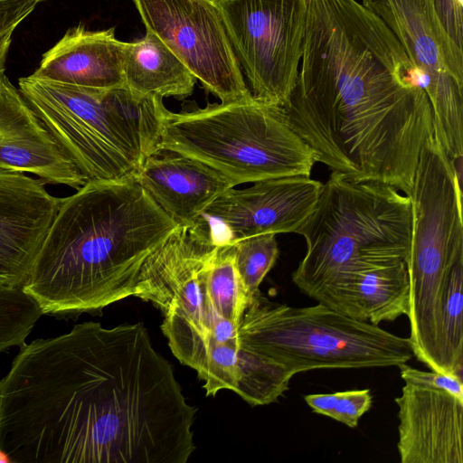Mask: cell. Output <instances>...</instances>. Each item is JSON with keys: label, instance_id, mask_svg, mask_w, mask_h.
Segmentation results:
<instances>
[{"label": "cell", "instance_id": "22", "mask_svg": "<svg viewBox=\"0 0 463 463\" xmlns=\"http://www.w3.org/2000/svg\"><path fill=\"white\" fill-rule=\"evenodd\" d=\"M203 296L212 317L240 325L250 298L238 272L232 244L217 246L207 269Z\"/></svg>", "mask_w": 463, "mask_h": 463}, {"label": "cell", "instance_id": "20", "mask_svg": "<svg viewBox=\"0 0 463 463\" xmlns=\"http://www.w3.org/2000/svg\"><path fill=\"white\" fill-rule=\"evenodd\" d=\"M161 325L174 355L194 369L206 395L221 390L235 392L240 380V347L213 341L184 317L167 313Z\"/></svg>", "mask_w": 463, "mask_h": 463}, {"label": "cell", "instance_id": "29", "mask_svg": "<svg viewBox=\"0 0 463 463\" xmlns=\"http://www.w3.org/2000/svg\"><path fill=\"white\" fill-rule=\"evenodd\" d=\"M11 43L12 33L5 35L0 40V73L5 71V63Z\"/></svg>", "mask_w": 463, "mask_h": 463}, {"label": "cell", "instance_id": "21", "mask_svg": "<svg viewBox=\"0 0 463 463\" xmlns=\"http://www.w3.org/2000/svg\"><path fill=\"white\" fill-rule=\"evenodd\" d=\"M125 87L143 97L184 98L192 94L196 78L171 49L146 30L137 41L124 43Z\"/></svg>", "mask_w": 463, "mask_h": 463}, {"label": "cell", "instance_id": "28", "mask_svg": "<svg viewBox=\"0 0 463 463\" xmlns=\"http://www.w3.org/2000/svg\"><path fill=\"white\" fill-rule=\"evenodd\" d=\"M37 4L36 0H0V40L13 33Z\"/></svg>", "mask_w": 463, "mask_h": 463}, {"label": "cell", "instance_id": "30", "mask_svg": "<svg viewBox=\"0 0 463 463\" xmlns=\"http://www.w3.org/2000/svg\"><path fill=\"white\" fill-rule=\"evenodd\" d=\"M0 463H12L10 456L0 449Z\"/></svg>", "mask_w": 463, "mask_h": 463}, {"label": "cell", "instance_id": "27", "mask_svg": "<svg viewBox=\"0 0 463 463\" xmlns=\"http://www.w3.org/2000/svg\"><path fill=\"white\" fill-rule=\"evenodd\" d=\"M440 24L452 42L463 52V0H432Z\"/></svg>", "mask_w": 463, "mask_h": 463}, {"label": "cell", "instance_id": "10", "mask_svg": "<svg viewBox=\"0 0 463 463\" xmlns=\"http://www.w3.org/2000/svg\"><path fill=\"white\" fill-rule=\"evenodd\" d=\"M253 99L283 108L296 85L307 0H214Z\"/></svg>", "mask_w": 463, "mask_h": 463}, {"label": "cell", "instance_id": "23", "mask_svg": "<svg viewBox=\"0 0 463 463\" xmlns=\"http://www.w3.org/2000/svg\"><path fill=\"white\" fill-rule=\"evenodd\" d=\"M463 251L454 259L446 285L442 317L440 360L442 373L462 378L463 370Z\"/></svg>", "mask_w": 463, "mask_h": 463}, {"label": "cell", "instance_id": "7", "mask_svg": "<svg viewBox=\"0 0 463 463\" xmlns=\"http://www.w3.org/2000/svg\"><path fill=\"white\" fill-rule=\"evenodd\" d=\"M241 346L269 358L294 374L316 369L398 366L412 356L409 338L318 303L295 307L260 291L239 325Z\"/></svg>", "mask_w": 463, "mask_h": 463}, {"label": "cell", "instance_id": "6", "mask_svg": "<svg viewBox=\"0 0 463 463\" xmlns=\"http://www.w3.org/2000/svg\"><path fill=\"white\" fill-rule=\"evenodd\" d=\"M160 150L202 161L234 186L281 176H310L317 163L283 108L253 98L189 111L173 112L165 107Z\"/></svg>", "mask_w": 463, "mask_h": 463}, {"label": "cell", "instance_id": "26", "mask_svg": "<svg viewBox=\"0 0 463 463\" xmlns=\"http://www.w3.org/2000/svg\"><path fill=\"white\" fill-rule=\"evenodd\" d=\"M401 377L405 383H412L423 387L443 390L463 400L462 378L452 374H445L434 371L424 372L412 368L406 364L398 365Z\"/></svg>", "mask_w": 463, "mask_h": 463}, {"label": "cell", "instance_id": "17", "mask_svg": "<svg viewBox=\"0 0 463 463\" xmlns=\"http://www.w3.org/2000/svg\"><path fill=\"white\" fill-rule=\"evenodd\" d=\"M134 179L175 222L185 227L194 226L216 198L234 187L202 161L164 150L149 156Z\"/></svg>", "mask_w": 463, "mask_h": 463}, {"label": "cell", "instance_id": "16", "mask_svg": "<svg viewBox=\"0 0 463 463\" xmlns=\"http://www.w3.org/2000/svg\"><path fill=\"white\" fill-rule=\"evenodd\" d=\"M395 402L402 463L463 462V400L443 390L405 383Z\"/></svg>", "mask_w": 463, "mask_h": 463}, {"label": "cell", "instance_id": "4", "mask_svg": "<svg viewBox=\"0 0 463 463\" xmlns=\"http://www.w3.org/2000/svg\"><path fill=\"white\" fill-rule=\"evenodd\" d=\"M21 93L66 156L89 181H122L157 152L163 98L126 87L95 89L33 74L20 78Z\"/></svg>", "mask_w": 463, "mask_h": 463}, {"label": "cell", "instance_id": "24", "mask_svg": "<svg viewBox=\"0 0 463 463\" xmlns=\"http://www.w3.org/2000/svg\"><path fill=\"white\" fill-rule=\"evenodd\" d=\"M232 245L238 272L251 298L260 291V283L279 257L276 234L254 235L237 241Z\"/></svg>", "mask_w": 463, "mask_h": 463}, {"label": "cell", "instance_id": "15", "mask_svg": "<svg viewBox=\"0 0 463 463\" xmlns=\"http://www.w3.org/2000/svg\"><path fill=\"white\" fill-rule=\"evenodd\" d=\"M0 169L76 190L89 182L5 72L0 73Z\"/></svg>", "mask_w": 463, "mask_h": 463}, {"label": "cell", "instance_id": "25", "mask_svg": "<svg viewBox=\"0 0 463 463\" xmlns=\"http://www.w3.org/2000/svg\"><path fill=\"white\" fill-rule=\"evenodd\" d=\"M304 399L314 412L330 417L350 428L357 427L360 418L371 409L373 403V396L368 389L308 394Z\"/></svg>", "mask_w": 463, "mask_h": 463}, {"label": "cell", "instance_id": "31", "mask_svg": "<svg viewBox=\"0 0 463 463\" xmlns=\"http://www.w3.org/2000/svg\"><path fill=\"white\" fill-rule=\"evenodd\" d=\"M38 3L41 2V1H44V0H36Z\"/></svg>", "mask_w": 463, "mask_h": 463}, {"label": "cell", "instance_id": "18", "mask_svg": "<svg viewBox=\"0 0 463 463\" xmlns=\"http://www.w3.org/2000/svg\"><path fill=\"white\" fill-rule=\"evenodd\" d=\"M123 51L124 42L116 39L114 28L91 31L74 26L43 53L33 75L88 88H122Z\"/></svg>", "mask_w": 463, "mask_h": 463}, {"label": "cell", "instance_id": "1", "mask_svg": "<svg viewBox=\"0 0 463 463\" xmlns=\"http://www.w3.org/2000/svg\"><path fill=\"white\" fill-rule=\"evenodd\" d=\"M196 409L142 323L93 321L24 343L0 379L13 463H185Z\"/></svg>", "mask_w": 463, "mask_h": 463}, {"label": "cell", "instance_id": "2", "mask_svg": "<svg viewBox=\"0 0 463 463\" xmlns=\"http://www.w3.org/2000/svg\"><path fill=\"white\" fill-rule=\"evenodd\" d=\"M283 109L317 162L411 194L422 146L433 136L432 108L403 47L372 12L340 9L307 24Z\"/></svg>", "mask_w": 463, "mask_h": 463}, {"label": "cell", "instance_id": "12", "mask_svg": "<svg viewBox=\"0 0 463 463\" xmlns=\"http://www.w3.org/2000/svg\"><path fill=\"white\" fill-rule=\"evenodd\" d=\"M323 184L306 175L260 180L231 188L216 198L196 223L214 245L264 233L295 232L309 217Z\"/></svg>", "mask_w": 463, "mask_h": 463}, {"label": "cell", "instance_id": "3", "mask_svg": "<svg viewBox=\"0 0 463 463\" xmlns=\"http://www.w3.org/2000/svg\"><path fill=\"white\" fill-rule=\"evenodd\" d=\"M135 181H89L62 198L23 291L43 314L99 311L133 295L145 260L177 228Z\"/></svg>", "mask_w": 463, "mask_h": 463}, {"label": "cell", "instance_id": "9", "mask_svg": "<svg viewBox=\"0 0 463 463\" xmlns=\"http://www.w3.org/2000/svg\"><path fill=\"white\" fill-rule=\"evenodd\" d=\"M403 47L433 113V137L449 160L463 157V52L445 33L432 0H362Z\"/></svg>", "mask_w": 463, "mask_h": 463}, {"label": "cell", "instance_id": "19", "mask_svg": "<svg viewBox=\"0 0 463 463\" xmlns=\"http://www.w3.org/2000/svg\"><path fill=\"white\" fill-rule=\"evenodd\" d=\"M337 312L373 325L408 315L406 261L396 260L335 278L311 297Z\"/></svg>", "mask_w": 463, "mask_h": 463}, {"label": "cell", "instance_id": "8", "mask_svg": "<svg viewBox=\"0 0 463 463\" xmlns=\"http://www.w3.org/2000/svg\"><path fill=\"white\" fill-rule=\"evenodd\" d=\"M462 163L452 166L432 136L422 146L414 175L411 243L406 266L410 284V336L420 350L441 341L443 299L449 271L463 251Z\"/></svg>", "mask_w": 463, "mask_h": 463}, {"label": "cell", "instance_id": "5", "mask_svg": "<svg viewBox=\"0 0 463 463\" xmlns=\"http://www.w3.org/2000/svg\"><path fill=\"white\" fill-rule=\"evenodd\" d=\"M411 202L392 186L355 182L332 172L315 209L295 232L307 251L292 273L309 298L330 280L396 260L406 261Z\"/></svg>", "mask_w": 463, "mask_h": 463}, {"label": "cell", "instance_id": "13", "mask_svg": "<svg viewBox=\"0 0 463 463\" xmlns=\"http://www.w3.org/2000/svg\"><path fill=\"white\" fill-rule=\"evenodd\" d=\"M217 245L199 224L177 228L145 260L132 297L149 301L164 315L176 313L209 335L215 321L205 307L203 286Z\"/></svg>", "mask_w": 463, "mask_h": 463}, {"label": "cell", "instance_id": "14", "mask_svg": "<svg viewBox=\"0 0 463 463\" xmlns=\"http://www.w3.org/2000/svg\"><path fill=\"white\" fill-rule=\"evenodd\" d=\"M61 200L42 179L0 169V285L25 283Z\"/></svg>", "mask_w": 463, "mask_h": 463}, {"label": "cell", "instance_id": "11", "mask_svg": "<svg viewBox=\"0 0 463 463\" xmlns=\"http://www.w3.org/2000/svg\"><path fill=\"white\" fill-rule=\"evenodd\" d=\"M146 28L221 102L252 95L214 0H133Z\"/></svg>", "mask_w": 463, "mask_h": 463}]
</instances>
